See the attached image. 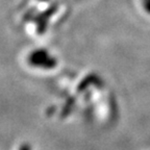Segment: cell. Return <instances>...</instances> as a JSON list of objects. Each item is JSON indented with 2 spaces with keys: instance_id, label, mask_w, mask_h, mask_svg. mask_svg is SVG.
<instances>
[{
  "instance_id": "cell-1",
  "label": "cell",
  "mask_w": 150,
  "mask_h": 150,
  "mask_svg": "<svg viewBox=\"0 0 150 150\" xmlns=\"http://www.w3.org/2000/svg\"><path fill=\"white\" fill-rule=\"evenodd\" d=\"M19 150H31V147L28 144H23L21 147L19 148Z\"/></svg>"
}]
</instances>
